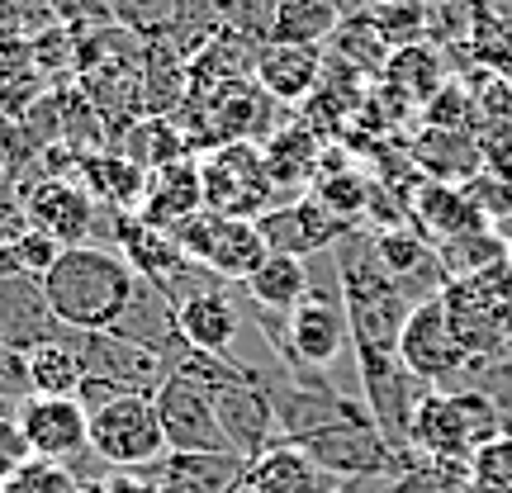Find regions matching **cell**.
I'll return each instance as SVG.
<instances>
[{"instance_id":"6da1fadb","label":"cell","mask_w":512,"mask_h":493,"mask_svg":"<svg viewBox=\"0 0 512 493\" xmlns=\"http://www.w3.org/2000/svg\"><path fill=\"white\" fill-rule=\"evenodd\" d=\"M143 294L138 271L119 247H62L53 271L43 275V299L67 332H114L124 328Z\"/></svg>"},{"instance_id":"7a4b0ae2","label":"cell","mask_w":512,"mask_h":493,"mask_svg":"<svg viewBox=\"0 0 512 493\" xmlns=\"http://www.w3.org/2000/svg\"><path fill=\"white\" fill-rule=\"evenodd\" d=\"M332 261H337V280H342L351 351L356 356H399V337L408 313H413V299L384 271V261L375 256V238L351 228L347 238L332 247Z\"/></svg>"},{"instance_id":"3957f363","label":"cell","mask_w":512,"mask_h":493,"mask_svg":"<svg viewBox=\"0 0 512 493\" xmlns=\"http://www.w3.org/2000/svg\"><path fill=\"white\" fill-rule=\"evenodd\" d=\"M508 437V408L484 389H427L413 413L408 451L470 465L479 446Z\"/></svg>"},{"instance_id":"277c9868","label":"cell","mask_w":512,"mask_h":493,"mask_svg":"<svg viewBox=\"0 0 512 493\" xmlns=\"http://www.w3.org/2000/svg\"><path fill=\"white\" fill-rule=\"evenodd\" d=\"M200 190L204 209L223 219H261L275 204V181L266 171L261 143H223L200 157Z\"/></svg>"},{"instance_id":"5b68a950","label":"cell","mask_w":512,"mask_h":493,"mask_svg":"<svg viewBox=\"0 0 512 493\" xmlns=\"http://www.w3.org/2000/svg\"><path fill=\"white\" fill-rule=\"evenodd\" d=\"M176 247H181L185 261H195L200 271H209L214 280H233V285H247L261 266H266V238L252 219H223V214H195L190 223H181L176 233Z\"/></svg>"},{"instance_id":"8992f818","label":"cell","mask_w":512,"mask_h":493,"mask_svg":"<svg viewBox=\"0 0 512 493\" xmlns=\"http://www.w3.org/2000/svg\"><path fill=\"white\" fill-rule=\"evenodd\" d=\"M91 456L110 470H147L166 456V432L152 394H119L91 413Z\"/></svg>"},{"instance_id":"52a82bcc","label":"cell","mask_w":512,"mask_h":493,"mask_svg":"<svg viewBox=\"0 0 512 493\" xmlns=\"http://www.w3.org/2000/svg\"><path fill=\"white\" fill-rule=\"evenodd\" d=\"M441 304H446V318H451L460 347L470 356V380H475L484 366H494V361H503L512 351V304L494 285H484L479 275L451 280V285L441 290Z\"/></svg>"},{"instance_id":"ba28073f","label":"cell","mask_w":512,"mask_h":493,"mask_svg":"<svg viewBox=\"0 0 512 493\" xmlns=\"http://www.w3.org/2000/svg\"><path fill=\"white\" fill-rule=\"evenodd\" d=\"M399 356L427 389H465V380H470V356H465L456 328L446 318L441 294L427 304H413L399 337Z\"/></svg>"},{"instance_id":"9c48e42d","label":"cell","mask_w":512,"mask_h":493,"mask_svg":"<svg viewBox=\"0 0 512 493\" xmlns=\"http://www.w3.org/2000/svg\"><path fill=\"white\" fill-rule=\"evenodd\" d=\"M157 418H162L166 432V451H195V456H228L233 446L223 437V422L214 413V399L200 380H190L181 370H171L162 384H157ZM238 456V451H233Z\"/></svg>"},{"instance_id":"30bf717a","label":"cell","mask_w":512,"mask_h":493,"mask_svg":"<svg viewBox=\"0 0 512 493\" xmlns=\"http://www.w3.org/2000/svg\"><path fill=\"white\" fill-rule=\"evenodd\" d=\"M256 228H261V238H266L271 252L304 256V261L332 252V247L351 233V223H342L332 209H323V204L313 200V195H294V200L275 204L271 214L256 219Z\"/></svg>"},{"instance_id":"8fae6325","label":"cell","mask_w":512,"mask_h":493,"mask_svg":"<svg viewBox=\"0 0 512 493\" xmlns=\"http://www.w3.org/2000/svg\"><path fill=\"white\" fill-rule=\"evenodd\" d=\"M19 427H24V441L38 460H57L67 465L72 456L91 451V413L81 399H43V394H29L24 403H15Z\"/></svg>"},{"instance_id":"7c38bea8","label":"cell","mask_w":512,"mask_h":493,"mask_svg":"<svg viewBox=\"0 0 512 493\" xmlns=\"http://www.w3.org/2000/svg\"><path fill=\"white\" fill-rule=\"evenodd\" d=\"M242 328H247V313L219 290V285H200L195 294H185L176 304V332L185 337V347L204 351V356H219L228 366H242Z\"/></svg>"},{"instance_id":"4fadbf2b","label":"cell","mask_w":512,"mask_h":493,"mask_svg":"<svg viewBox=\"0 0 512 493\" xmlns=\"http://www.w3.org/2000/svg\"><path fill=\"white\" fill-rule=\"evenodd\" d=\"M347 479L323 470L309 451H299L294 441H275L271 451L247 460L238 493H342Z\"/></svg>"},{"instance_id":"5bb4252c","label":"cell","mask_w":512,"mask_h":493,"mask_svg":"<svg viewBox=\"0 0 512 493\" xmlns=\"http://www.w3.org/2000/svg\"><path fill=\"white\" fill-rule=\"evenodd\" d=\"M204 214V190H200V157H176V162L147 171V190L138 204V219L176 233L181 223Z\"/></svg>"},{"instance_id":"9a60e30c","label":"cell","mask_w":512,"mask_h":493,"mask_svg":"<svg viewBox=\"0 0 512 493\" xmlns=\"http://www.w3.org/2000/svg\"><path fill=\"white\" fill-rule=\"evenodd\" d=\"M24 209H29V223L43 228L48 238H57L62 247H86L95 228V195L81 181H57V176L38 181Z\"/></svg>"},{"instance_id":"2e32d148","label":"cell","mask_w":512,"mask_h":493,"mask_svg":"<svg viewBox=\"0 0 512 493\" xmlns=\"http://www.w3.org/2000/svg\"><path fill=\"white\" fill-rule=\"evenodd\" d=\"M323 67H328V57L323 48H304V43H266L261 53H256V86L271 95L275 105H299V100H309L318 86H323Z\"/></svg>"},{"instance_id":"e0dca14e","label":"cell","mask_w":512,"mask_h":493,"mask_svg":"<svg viewBox=\"0 0 512 493\" xmlns=\"http://www.w3.org/2000/svg\"><path fill=\"white\" fill-rule=\"evenodd\" d=\"M62 323L43 299V280L34 275H0V342L19 351H34L38 342L62 337Z\"/></svg>"},{"instance_id":"ac0fdd59","label":"cell","mask_w":512,"mask_h":493,"mask_svg":"<svg viewBox=\"0 0 512 493\" xmlns=\"http://www.w3.org/2000/svg\"><path fill=\"white\" fill-rule=\"evenodd\" d=\"M242 456H195V451H166L157 465H147L143 475L152 479V493H238Z\"/></svg>"},{"instance_id":"d6986e66","label":"cell","mask_w":512,"mask_h":493,"mask_svg":"<svg viewBox=\"0 0 512 493\" xmlns=\"http://www.w3.org/2000/svg\"><path fill=\"white\" fill-rule=\"evenodd\" d=\"M413 228H418L432 247H446V242L465 238V233H484V228H494V223L484 219V209L465 195V185L427 181L418 195H413Z\"/></svg>"},{"instance_id":"ffe728a7","label":"cell","mask_w":512,"mask_h":493,"mask_svg":"<svg viewBox=\"0 0 512 493\" xmlns=\"http://www.w3.org/2000/svg\"><path fill=\"white\" fill-rule=\"evenodd\" d=\"M261 157H266L275 190L309 195L313 181H318V166H323V138L309 124H280L275 133H266Z\"/></svg>"},{"instance_id":"44dd1931","label":"cell","mask_w":512,"mask_h":493,"mask_svg":"<svg viewBox=\"0 0 512 493\" xmlns=\"http://www.w3.org/2000/svg\"><path fill=\"white\" fill-rule=\"evenodd\" d=\"M313 290V266L304 256H285V252H271L266 266L242 285L247 304L256 309H271V313H294Z\"/></svg>"},{"instance_id":"7402d4cb","label":"cell","mask_w":512,"mask_h":493,"mask_svg":"<svg viewBox=\"0 0 512 493\" xmlns=\"http://www.w3.org/2000/svg\"><path fill=\"white\" fill-rule=\"evenodd\" d=\"M342 24H347V0H280L275 24H271V38L275 43L323 48Z\"/></svg>"},{"instance_id":"603a6c76","label":"cell","mask_w":512,"mask_h":493,"mask_svg":"<svg viewBox=\"0 0 512 493\" xmlns=\"http://www.w3.org/2000/svg\"><path fill=\"white\" fill-rule=\"evenodd\" d=\"M384 86L399 91L408 105H427L437 91H446L441 81V57L427 48V43H408L399 53H389L384 62Z\"/></svg>"},{"instance_id":"cb8c5ba5","label":"cell","mask_w":512,"mask_h":493,"mask_svg":"<svg viewBox=\"0 0 512 493\" xmlns=\"http://www.w3.org/2000/svg\"><path fill=\"white\" fill-rule=\"evenodd\" d=\"M81 380H86V370H81V356L72 351L67 332L53 337V342H38L29 351V384H34V394H43V399H76Z\"/></svg>"},{"instance_id":"d4e9b609","label":"cell","mask_w":512,"mask_h":493,"mask_svg":"<svg viewBox=\"0 0 512 493\" xmlns=\"http://www.w3.org/2000/svg\"><path fill=\"white\" fill-rule=\"evenodd\" d=\"M185 133L176 128V119H162V114H138L133 119V128L124 133V143H119V152H124L133 166H143V171H157V166L176 162V157H190L185 152Z\"/></svg>"},{"instance_id":"484cf974","label":"cell","mask_w":512,"mask_h":493,"mask_svg":"<svg viewBox=\"0 0 512 493\" xmlns=\"http://www.w3.org/2000/svg\"><path fill=\"white\" fill-rule=\"evenodd\" d=\"M470 484L479 493H512V432L470 456Z\"/></svg>"},{"instance_id":"4316f807","label":"cell","mask_w":512,"mask_h":493,"mask_svg":"<svg viewBox=\"0 0 512 493\" xmlns=\"http://www.w3.org/2000/svg\"><path fill=\"white\" fill-rule=\"evenodd\" d=\"M465 195L484 209L489 223L512 219V171H479L475 181H465Z\"/></svg>"},{"instance_id":"83f0119b","label":"cell","mask_w":512,"mask_h":493,"mask_svg":"<svg viewBox=\"0 0 512 493\" xmlns=\"http://www.w3.org/2000/svg\"><path fill=\"white\" fill-rule=\"evenodd\" d=\"M370 19H375V29L384 34L389 48H408V43H418V34H422L418 0H389V5H380Z\"/></svg>"},{"instance_id":"f1b7e54d","label":"cell","mask_w":512,"mask_h":493,"mask_svg":"<svg viewBox=\"0 0 512 493\" xmlns=\"http://www.w3.org/2000/svg\"><path fill=\"white\" fill-rule=\"evenodd\" d=\"M0 493H76L72 489V475H67V465H57V460H29L15 479H5Z\"/></svg>"},{"instance_id":"f546056e","label":"cell","mask_w":512,"mask_h":493,"mask_svg":"<svg viewBox=\"0 0 512 493\" xmlns=\"http://www.w3.org/2000/svg\"><path fill=\"white\" fill-rule=\"evenodd\" d=\"M34 460L29 441H24V427H19V413L10 403H0V484L15 479L24 465Z\"/></svg>"},{"instance_id":"4dcf8cb0","label":"cell","mask_w":512,"mask_h":493,"mask_svg":"<svg viewBox=\"0 0 512 493\" xmlns=\"http://www.w3.org/2000/svg\"><path fill=\"white\" fill-rule=\"evenodd\" d=\"M470 110H475V105H470L456 86H446V91H437L427 100V128H465V114Z\"/></svg>"},{"instance_id":"1f68e13d","label":"cell","mask_w":512,"mask_h":493,"mask_svg":"<svg viewBox=\"0 0 512 493\" xmlns=\"http://www.w3.org/2000/svg\"><path fill=\"white\" fill-rule=\"evenodd\" d=\"M342 493H356V479H347V484H342Z\"/></svg>"},{"instance_id":"d6a6232c","label":"cell","mask_w":512,"mask_h":493,"mask_svg":"<svg viewBox=\"0 0 512 493\" xmlns=\"http://www.w3.org/2000/svg\"><path fill=\"white\" fill-rule=\"evenodd\" d=\"M460 493H479V489H475V484H465V489H460Z\"/></svg>"},{"instance_id":"836d02e7","label":"cell","mask_w":512,"mask_h":493,"mask_svg":"<svg viewBox=\"0 0 512 493\" xmlns=\"http://www.w3.org/2000/svg\"><path fill=\"white\" fill-rule=\"evenodd\" d=\"M508 432H512V413H508Z\"/></svg>"}]
</instances>
